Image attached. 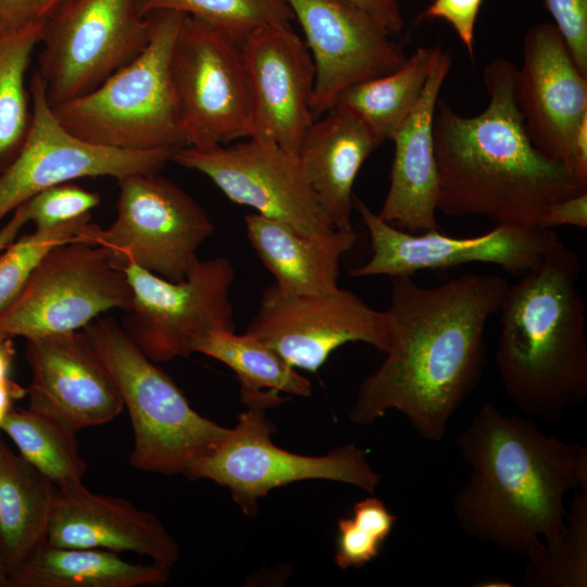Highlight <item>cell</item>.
I'll list each match as a JSON object with an SVG mask.
<instances>
[{
	"label": "cell",
	"instance_id": "1f68e13d",
	"mask_svg": "<svg viewBox=\"0 0 587 587\" xmlns=\"http://www.w3.org/2000/svg\"><path fill=\"white\" fill-rule=\"evenodd\" d=\"M140 14L174 11L198 18L238 42L265 25H290L294 14L285 0H137Z\"/></svg>",
	"mask_w": 587,
	"mask_h": 587
},
{
	"label": "cell",
	"instance_id": "277c9868",
	"mask_svg": "<svg viewBox=\"0 0 587 587\" xmlns=\"http://www.w3.org/2000/svg\"><path fill=\"white\" fill-rule=\"evenodd\" d=\"M578 254L558 237L509 285L496 362L503 388L528 417L555 422L587 398L586 309Z\"/></svg>",
	"mask_w": 587,
	"mask_h": 587
},
{
	"label": "cell",
	"instance_id": "603a6c76",
	"mask_svg": "<svg viewBox=\"0 0 587 587\" xmlns=\"http://www.w3.org/2000/svg\"><path fill=\"white\" fill-rule=\"evenodd\" d=\"M325 113L311 124L297 158L334 226L354 230L353 184L365 160L382 143L350 111L334 107Z\"/></svg>",
	"mask_w": 587,
	"mask_h": 587
},
{
	"label": "cell",
	"instance_id": "ab89813d",
	"mask_svg": "<svg viewBox=\"0 0 587 587\" xmlns=\"http://www.w3.org/2000/svg\"><path fill=\"white\" fill-rule=\"evenodd\" d=\"M41 0H0V33L18 30L40 21Z\"/></svg>",
	"mask_w": 587,
	"mask_h": 587
},
{
	"label": "cell",
	"instance_id": "44dd1931",
	"mask_svg": "<svg viewBox=\"0 0 587 587\" xmlns=\"http://www.w3.org/2000/svg\"><path fill=\"white\" fill-rule=\"evenodd\" d=\"M47 545L129 551L171 570L179 546L163 523L130 501L89 491L83 483L55 488Z\"/></svg>",
	"mask_w": 587,
	"mask_h": 587
},
{
	"label": "cell",
	"instance_id": "f6af8a7d",
	"mask_svg": "<svg viewBox=\"0 0 587 587\" xmlns=\"http://www.w3.org/2000/svg\"><path fill=\"white\" fill-rule=\"evenodd\" d=\"M63 0H41L40 17L43 20L49 15Z\"/></svg>",
	"mask_w": 587,
	"mask_h": 587
},
{
	"label": "cell",
	"instance_id": "d6a6232c",
	"mask_svg": "<svg viewBox=\"0 0 587 587\" xmlns=\"http://www.w3.org/2000/svg\"><path fill=\"white\" fill-rule=\"evenodd\" d=\"M91 215L15 238L0 252V314L21 295L42 258L55 246L76 241Z\"/></svg>",
	"mask_w": 587,
	"mask_h": 587
},
{
	"label": "cell",
	"instance_id": "74e56055",
	"mask_svg": "<svg viewBox=\"0 0 587 587\" xmlns=\"http://www.w3.org/2000/svg\"><path fill=\"white\" fill-rule=\"evenodd\" d=\"M559 226L587 227V190L555 200L545 208L539 229Z\"/></svg>",
	"mask_w": 587,
	"mask_h": 587
},
{
	"label": "cell",
	"instance_id": "f35d334b",
	"mask_svg": "<svg viewBox=\"0 0 587 587\" xmlns=\"http://www.w3.org/2000/svg\"><path fill=\"white\" fill-rule=\"evenodd\" d=\"M366 14L388 35L402 30L404 21L398 0H345Z\"/></svg>",
	"mask_w": 587,
	"mask_h": 587
},
{
	"label": "cell",
	"instance_id": "cb8c5ba5",
	"mask_svg": "<svg viewBox=\"0 0 587 587\" xmlns=\"http://www.w3.org/2000/svg\"><path fill=\"white\" fill-rule=\"evenodd\" d=\"M247 237L274 285L290 295H320L339 288L341 257L355 243L354 230L327 239L308 238L258 213L245 216Z\"/></svg>",
	"mask_w": 587,
	"mask_h": 587
},
{
	"label": "cell",
	"instance_id": "ac0fdd59",
	"mask_svg": "<svg viewBox=\"0 0 587 587\" xmlns=\"http://www.w3.org/2000/svg\"><path fill=\"white\" fill-rule=\"evenodd\" d=\"M253 99L254 130L298 157L314 121L315 67L301 38L287 25H265L241 42Z\"/></svg>",
	"mask_w": 587,
	"mask_h": 587
},
{
	"label": "cell",
	"instance_id": "484cf974",
	"mask_svg": "<svg viewBox=\"0 0 587 587\" xmlns=\"http://www.w3.org/2000/svg\"><path fill=\"white\" fill-rule=\"evenodd\" d=\"M170 569L134 564L116 552L45 545L10 580L9 587H142L165 584Z\"/></svg>",
	"mask_w": 587,
	"mask_h": 587
},
{
	"label": "cell",
	"instance_id": "bcb514c9",
	"mask_svg": "<svg viewBox=\"0 0 587 587\" xmlns=\"http://www.w3.org/2000/svg\"><path fill=\"white\" fill-rule=\"evenodd\" d=\"M9 579L0 562V587H8Z\"/></svg>",
	"mask_w": 587,
	"mask_h": 587
},
{
	"label": "cell",
	"instance_id": "4fadbf2b",
	"mask_svg": "<svg viewBox=\"0 0 587 587\" xmlns=\"http://www.w3.org/2000/svg\"><path fill=\"white\" fill-rule=\"evenodd\" d=\"M172 161L205 175L232 202L302 236L327 239L341 230L320 204L298 158L271 140L251 136L233 145L184 146Z\"/></svg>",
	"mask_w": 587,
	"mask_h": 587
},
{
	"label": "cell",
	"instance_id": "d4e9b609",
	"mask_svg": "<svg viewBox=\"0 0 587 587\" xmlns=\"http://www.w3.org/2000/svg\"><path fill=\"white\" fill-rule=\"evenodd\" d=\"M55 488L21 454L1 444L0 562L9 583L47 544Z\"/></svg>",
	"mask_w": 587,
	"mask_h": 587
},
{
	"label": "cell",
	"instance_id": "ffe728a7",
	"mask_svg": "<svg viewBox=\"0 0 587 587\" xmlns=\"http://www.w3.org/2000/svg\"><path fill=\"white\" fill-rule=\"evenodd\" d=\"M28 408L77 433L115 419L124 403L80 330L27 340Z\"/></svg>",
	"mask_w": 587,
	"mask_h": 587
},
{
	"label": "cell",
	"instance_id": "836d02e7",
	"mask_svg": "<svg viewBox=\"0 0 587 587\" xmlns=\"http://www.w3.org/2000/svg\"><path fill=\"white\" fill-rule=\"evenodd\" d=\"M397 516L376 497H366L352 508V516L337 523L334 561L341 570L362 567L375 559L391 533Z\"/></svg>",
	"mask_w": 587,
	"mask_h": 587
},
{
	"label": "cell",
	"instance_id": "ee69618b",
	"mask_svg": "<svg viewBox=\"0 0 587 587\" xmlns=\"http://www.w3.org/2000/svg\"><path fill=\"white\" fill-rule=\"evenodd\" d=\"M15 357L13 338L0 334V380L9 377Z\"/></svg>",
	"mask_w": 587,
	"mask_h": 587
},
{
	"label": "cell",
	"instance_id": "5bb4252c",
	"mask_svg": "<svg viewBox=\"0 0 587 587\" xmlns=\"http://www.w3.org/2000/svg\"><path fill=\"white\" fill-rule=\"evenodd\" d=\"M32 121L25 142L0 174V222L37 193L79 178L120 179L135 173H158L175 150L129 151L89 143L57 118L40 75L29 82Z\"/></svg>",
	"mask_w": 587,
	"mask_h": 587
},
{
	"label": "cell",
	"instance_id": "60d3db41",
	"mask_svg": "<svg viewBox=\"0 0 587 587\" xmlns=\"http://www.w3.org/2000/svg\"><path fill=\"white\" fill-rule=\"evenodd\" d=\"M570 170L579 182L587 185V115L582 118L573 135Z\"/></svg>",
	"mask_w": 587,
	"mask_h": 587
},
{
	"label": "cell",
	"instance_id": "3957f363",
	"mask_svg": "<svg viewBox=\"0 0 587 587\" xmlns=\"http://www.w3.org/2000/svg\"><path fill=\"white\" fill-rule=\"evenodd\" d=\"M516 77L517 67L508 60L490 62L483 75L489 102L475 116L437 101L433 141L438 211L539 229L548 204L587 190L563 163L532 142L517 103Z\"/></svg>",
	"mask_w": 587,
	"mask_h": 587
},
{
	"label": "cell",
	"instance_id": "4316f807",
	"mask_svg": "<svg viewBox=\"0 0 587 587\" xmlns=\"http://www.w3.org/2000/svg\"><path fill=\"white\" fill-rule=\"evenodd\" d=\"M192 351L227 365L240 384V398L247 404L267 409L285 401L280 392L308 397L310 380L299 374L278 353L255 337L235 330H209L192 344Z\"/></svg>",
	"mask_w": 587,
	"mask_h": 587
},
{
	"label": "cell",
	"instance_id": "83f0119b",
	"mask_svg": "<svg viewBox=\"0 0 587 587\" xmlns=\"http://www.w3.org/2000/svg\"><path fill=\"white\" fill-rule=\"evenodd\" d=\"M441 51L438 47L417 48L396 71L344 90L334 107L358 116L380 143L391 140L417 104Z\"/></svg>",
	"mask_w": 587,
	"mask_h": 587
},
{
	"label": "cell",
	"instance_id": "8d00e7d4",
	"mask_svg": "<svg viewBox=\"0 0 587 587\" xmlns=\"http://www.w3.org/2000/svg\"><path fill=\"white\" fill-rule=\"evenodd\" d=\"M483 2L484 0H433L420 18L447 22L473 60L475 23Z\"/></svg>",
	"mask_w": 587,
	"mask_h": 587
},
{
	"label": "cell",
	"instance_id": "9a60e30c",
	"mask_svg": "<svg viewBox=\"0 0 587 587\" xmlns=\"http://www.w3.org/2000/svg\"><path fill=\"white\" fill-rule=\"evenodd\" d=\"M247 334L272 348L294 369L315 373L337 348L361 341L385 352L389 319L354 292L290 295L274 284L263 291Z\"/></svg>",
	"mask_w": 587,
	"mask_h": 587
},
{
	"label": "cell",
	"instance_id": "7a4b0ae2",
	"mask_svg": "<svg viewBox=\"0 0 587 587\" xmlns=\"http://www.w3.org/2000/svg\"><path fill=\"white\" fill-rule=\"evenodd\" d=\"M455 446L471 473L452 510L467 536L536 557L564 528V498L587 489V447L541 432L528 416L480 407Z\"/></svg>",
	"mask_w": 587,
	"mask_h": 587
},
{
	"label": "cell",
	"instance_id": "9c48e42d",
	"mask_svg": "<svg viewBox=\"0 0 587 587\" xmlns=\"http://www.w3.org/2000/svg\"><path fill=\"white\" fill-rule=\"evenodd\" d=\"M238 423L207 454L184 473L191 479H210L227 487L242 512L252 517L258 500L274 488L307 479H326L357 486L373 494L380 476L364 450L344 445L324 455H302L274 445L275 425L267 409L248 404Z\"/></svg>",
	"mask_w": 587,
	"mask_h": 587
},
{
	"label": "cell",
	"instance_id": "e0dca14e",
	"mask_svg": "<svg viewBox=\"0 0 587 587\" xmlns=\"http://www.w3.org/2000/svg\"><path fill=\"white\" fill-rule=\"evenodd\" d=\"M285 1L313 59L314 116L330 110L350 86L391 73L407 60L390 35L345 0Z\"/></svg>",
	"mask_w": 587,
	"mask_h": 587
},
{
	"label": "cell",
	"instance_id": "e575fe53",
	"mask_svg": "<svg viewBox=\"0 0 587 587\" xmlns=\"http://www.w3.org/2000/svg\"><path fill=\"white\" fill-rule=\"evenodd\" d=\"M100 201L99 193L64 183L37 193L21 205L35 229L47 230L89 216Z\"/></svg>",
	"mask_w": 587,
	"mask_h": 587
},
{
	"label": "cell",
	"instance_id": "7bdbcfd3",
	"mask_svg": "<svg viewBox=\"0 0 587 587\" xmlns=\"http://www.w3.org/2000/svg\"><path fill=\"white\" fill-rule=\"evenodd\" d=\"M26 223L24 209L20 205L13 211L10 220L0 228V252L17 238V235Z\"/></svg>",
	"mask_w": 587,
	"mask_h": 587
},
{
	"label": "cell",
	"instance_id": "d590c367",
	"mask_svg": "<svg viewBox=\"0 0 587 587\" xmlns=\"http://www.w3.org/2000/svg\"><path fill=\"white\" fill-rule=\"evenodd\" d=\"M573 61L587 76V0H544Z\"/></svg>",
	"mask_w": 587,
	"mask_h": 587
},
{
	"label": "cell",
	"instance_id": "7c38bea8",
	"mask_svg": "<svg viewBox=\"0 0 587 587\" xmlns=\"http://www.w3.org/2000/svg\"><path fill=\"white\" fill-rule=\"evenodd\" d=\"M130 305L126 275L108 251L71 241L42 258L17 299L0 314V334L29 340L79 332L100 314Z\"/></svg>",
	"mask_w": 587,
	"mask_h": 587
},
{
	"label": "cell",
	"instance_id": "52a82bcc",
	"mask_svg": "<svg viewBox=\"0 0 587 587\" xmlns=\"http://www.w3.org/2000/svg\"><path fill=\"white\" fill-rule=\"evenodd\" d=\"M117 183L115 220L108 228L87 223L76 241L104 248L118 268L132 261L165 279H184L214 233L208 213L158 173H135Z\"/></svg>",
	"mask_w": 587,
	"mask_h": 587
},
{
	"label": "cell",
	"instance_id": "b9f144b4",
	"mask_svg": "<svg viewBox=\"0 0 587 587\" xmlns=\"http://www.w3.org/2000/svg\"><path fill=\"white\" fill-rule=\"evenodd\" d=\"M26 389L12 380L10 377L0 380V430L2 422L13 407L14 401L26 395ZM0 441V448H1Z\"/></svg>",
	"mask_w": 587,
	"mask_h": 587
},
{
	"label": "cell",
	"instance_id": "7402d4cb",
	"mask_svg": "<svg viewBox=\"0 0 587 587\" xmlns=\"http://www.w3.org/2000/svg\"><path fill=\"white\" fill-rule=\"evenodd\" d=\"M450 68L451 57L441 51L417 104L391 139L395 142V157L390 184L377 214L405 232L439 229V183L433 122L439 91Z\"/></svg>",
	"mask_w": 587,
	"mask_h": 587
},
{
	"label": "cell",
	"instance_id": "8992f818",
	"mask_svg": "<svg viewBox=\"0 0 587 587\" xmlns=\"http://www.w3.org/2000/svg\"><path fill=\"white\" fill-rule=\"evenodd\" d=\"M151 34L146 48L97 88L51 105L74 136L97 146L129 150H176L180 137L171 78V54L185 14L147 15Z\"/></svg>",
	"mask_w": 587,
	"mask_h": 587
},
{
	"label": "cell",
	"instance_id": "ba28073f",
	"mask_svg": "<svg viewBox=\"0 0 587 587\" xmlns=\"http://www.w3.org/2000/svg\"><path fill=\"white\" fill-rule=\"evenodd\" d=\"M171 78L184 146L251 137L253 99L241 43L185 15L171 54Z\"/></svg>",
	"mask_w": 587,
	"mask_h": 587
},
{
	"label": "cell",
	"instance_id": "2e32d148",
	"mask_svg": "<svg viewBox=\"0 0 587 587\" xmlns=\"http://www.w3.org/2000/svg\"><path fill=\"white\" fill-rule=\"evenodd\" d=\"M353 208L365 225L372 255L350 271L352 277L413 275L424 270H448L467 263L494 264L508 273L524 274L541 260L559 237L553 229L497 225L483 235L450 237L438 230L399 229L353 196Z\"/></svg>",
	"mask_w": 587,
	"mask_h": 587
},
{
	"label": "cell",
	"instance_id": "5b68a950",
	"mask_svg": "<svg viewBox=\"0 0 587 587\" xmlns=\"http://www.w3.org/2000/svg\"><path fill=\"white\" fill-rule=\"evenodd\" d=\"M111 374L128 410L137 470L184 474L229 432L200 415L174 380L151 361L112 319H97L80 330Z\"/></svg>",
	"mask_w": 587,
	"mask_h": 587
},
{
	"label": "cell",
	"instance_id": "8fae6325",
	"mask_svg": "<svg viewBox=\"0 0 587 587\" xmlns=\"http://www.w3.org/2000/svg\"><path fill=\"white\" fill-rule=\"evenodd\" d=\"M132 305L122 328L153 362L188 358L209 330H235L229 289L235 270L226 257L198 260L186 277L172 282L128 261L122 266Z\"/></svg>",
	"mask_w": 587,
	"mask_h": 587
},
{
	"label": "cell",
	"instance_id": "30bf717a",
	"mask_svg": "<svg viewBox=\"0 0 587 587\" xmlns=\"http://www.w3.org/2000/svg\"><path fill=\"white\" fill-rule=\"evenodd\" d=\"M38 71L51 105L90 92L147 46L137 0H63L43 20Z\"/></svg>",
	"mask_w": 587,
	"mask_h": 587
},
{
	"label": "cell",
	"instance_id": "6da1fadb",
	"mask_svg": "<svg viewBox=\"0 0 587 587\" xmlns=\"http://www.w3.org/2000/svg\"><path fill=\"white\" fill-rule=\"evenodd\" d=\"M390 278L386 358L359 385L349 419L370 425L396 410L421 437L439 442L480 383L486 327L509 283L492 274H465L435 287L411 275Z\"/></svg>",
	"mask_w": 587,
	"mask_h": 587
},
{
	"label": "cell",
	"instance_id": "f546056e",
	"mask_svg": "<svg viewBox=\"0 0 587 587\" xmlns=\"http://www.w3.org/2000/svg\"><path fill=\"white\" fill-rule=\"evenodd\" d=\"M1 430L13 440L20 454L58 487L83 483L86 463L73 430L29 408L14 405Z\"/></svg>",
	"mask_w": 587,
	"mask_h": 587
},
{
	"label": "cell",
	"instance_id": "d6986e66",
	"mask_svg": "<svg viewBox=\"0 0 587 587\" xmlns=\"http://www.w3.org/2000/svg\"><path fill=\"white\" fill-rule=\"evenodd\" d=\"M516 98L534 146L570 170L573 135L587 115V76L553 23H537L524 37Z\"/></svg>",
	"mask_w": 587,
	"mask_h": 587
},
{
	"label": "cell",
	"instance_id": "f1b7e54d",
	"mask_svg": "<svg viewBox=\"0 0 587 587\" xmlns=\"http://www.w3.org/2000/svg\"><path fill=\"white\" fill-rule=\"evenodd\" d=\"M42 25L40 20L0 33V174L16 158L29 130L32 102L25 78L41 41Z\"/></svg>",
	"mask_w": 587,
	"mask_h": 587
},
{
	"label": "cell",
	"instance_id": "4dcf8cb0",
	"mask_svg": "<svg viewBox=\"0 0 587 587\" xmlns=\"http://www.w3.org/2000/svg\"><path fill=\"white\" fill-rule=\"evenodd\" d=\"M529 587L587 586V489L575 491L561 534L524 567Z\"/></svg>",
	"mask_w": 587,
	"mask_h": 587
}]
</instances>
